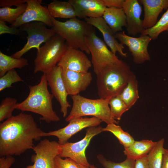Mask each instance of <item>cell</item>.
Returning <instances> with one entry per match:
<instances>
[{"instance_id":"obj_4","label":"cell","mask_w":168,"mask_h":168,"mask_svg":"<svg viewBox=\"0 0 168 168\" xmlns=\"http://www.w3.org/2000/svg\"><path fill=\"white\" fill-rule=\"evenodd\" d=\"M72 106L65 121L71 120L83 116H91L97 118L107 124L118 122L112 117L109 106L110 98L105 99H90L78 94L71 96Z\"/></svg>"},{"instance_id":"obj_26","label":"cell","mask_w":168,"mask_h":168,"mask_svg":"<svg viewBox=\"0 0 168 168\" xmlns=\"http://www.w3.org/2000/svg\"><path fill=\"white\" fill-rule=\"evenodd\" d=\"M164 139L163 138L157 142L147 155L149 168H161Z\"/></svg>"},{"instance_id":"obj_22","label":"cell","mask_w":168,"mask_h":168,"mask_svg":"<svg viewBox=\"0 0 168 168\" xmlns=\"http://www.w3.org/2000/svg\"><path fill=\"white\" fill-rule=\"evenodd\" d=\"M156 143L151 140L146 139L135 141L130 146L124 148L123 152L127 158L135 161L147 155Z\"/></svg>"},{"instance_id":"obj_30","label":"cell","mask_w":168,"mask_h":168,"mask_svg":"<svg viewBox=\"0 0 168 168\" xmlns=\"http://www.w3.org/2000/svg\"><path fill=\"white\" fill-rule=\"evenodd\" d=\"M109 105L111 116L115 120H120L123 114L129 110L119 95L110 98Z\"/></svg>"},{"instance_id":"obj_36","label":"cell","mask_w":168,"mask_h":168,"mask_svg":"<svg viewBox=\"0 0 168 168\" xmlns=\"http://www.w3.org/2000/svg\"><path fill=\"white\" fill-rule=\"evenodd\" d=\"M27 0H0V6L2 7H11L12 6L17 7L26 3Z\"/></svg>"},{"instance_id":"obj_17","label":"cell","mask_w":168,"mask_h":168,"mask_svg":"<svg viewBox=\"0 0 168 168\" xmlns=\"http://www.w3.org/2000/svg\"><path fill=\"white\" fill-rule=\"evenodd\" d=\"M122 8L126 16L128 33L132 35L141 34L144 29L140 18L142 7L138 0H125Z\"/></svg>"},{"instance_id":"obj_41","label":"cell","mask_w":168,"mask_h":168,"mask_svg":"<svg viewBox=\"0 0 168 168\" xmlns=\"http://www.w3.org/2000/svg\"><path fill=\"white\" fill-rule=\"evenodd\" d=\"M90 168H98L94 165H91L90 166Z\"/></svg>"},{"instance_id":"obj_2","label":"cell","mask_w":168,"mask_h":168,"mask_svg":"<svg viewBox=\"0 0 168 168\" xmlns=\"http://www.w3.org/2000/svg\"><path fill=\"white\" fill-rule=\"evenodd\" d=\"M48 85L44 73L41 77L39 83L34 86H28L29 93L28 96L21 103L16 104L15 109L40 114V120L48 123L59 121L60 118L53 107L54 96L49 93Z\"/></svg>"},{"instance_id":"obj_28","label":"cell","mask_w":168,"mask_h":168,"mask_svg":"<svg viewBox=\"0 0 168 168\" xmlns=\"http://www.w3.org/2000/svg\"><path fill=\"white\" fill-rule=\"evenodd\" d=\"M27 5L26 3L15 8L9 7L0 8V21L12 24L24 13Z\"/></svg>"},{"instance_id":"obj_15","label":"cell","mask_w":168,"mask_h":168,"mask_svg":"<svg viewBox=\"0 0 168 168\" xmlns=\"http://www.w3.org/2000/svg\"><path fill=\"white\" fill-rule=\"evenodd\" d=\"M92 65L91 62L82 50L68 46L57 65L62 68L86 73Z\"/></svg>"},{"instance_id":"obj_6","label":"cell","mask_w":168,"mask_h":168,"mask_svg":"<svg viewBox=\"0 0 168 168\" xmlns=\"http://www.w3.org/2000/svg\"><path fill=\"white\" fill-rule=\"evenodd\" d=\"M37 51L34 60V72L46 73L54 68L66 51L68 45L61 36L55 34Z\"/></svg>"},{"instance_id":"obj_27","label":"cell","mask_w":168,"mask_h":168,"mask_svg":"<svg viewBox=\"0 0 168 168\" xmlns=\"http://www.w3.org/2000/svg\"><path fill=\"white\" fill-rule=\"evenodd\" d=\"M102 131H108L112 133L124 148L129 147L135 141L129 133L124 131L121 126L114 123L107 124L105 127L103 128Z\"/></svg>"},{"instance_id":"obj_31","label":"cell","mask_w":168,"mask_h":168,"mask_svg":"<svg viewBox=\"0 0 168 168\" xmlns=\"http://www.w3.org/2000/svg\"><path fill=\"white\" fill-rule=\"evenodd\" d=\"M17 102L16 99L7 97L3 99L0 105V121L12 116V113L15 109Z\"/></svg>"},{"instance_id":"obj_25","label":"cell","mask_w":168,"mask_h":168,"mask_svg":"<svg viewBox=\"0 0 168 168\" xmlns=\"http://www.w3.org/2000/svg\"><path fill=\"white\" fill-rule=\"evenodd\" d=\"M28 64L26 58H14L0 51V77L10 70L16 68L21 69Z\"/></svg>"},{"instance_id":"obj_21","label":"cell","mask_w":168,"mask_h":168,"mask_svg":"<svg viewBox=\"0 0 168 168\" xmlns=\"http://www.w3.org/2000/svg\"><path fill=\"white\" fill-rule=\"evenodd\" d=\"M102 17L114 34L126 26V16L122 8L106 7Z\"/></svg>"},{"instance_id":"obj_16","label":"cell","mask_w":168,"mask_h":168,"mask_svg":"<svg viewBox=\"0 0 168 168\" xmlns=\"http://www.w3.org/2000/svg\"><path fill=\"white\" fill-rule=\"evenodd\" d=\"M62 77L68 94L71 96L85 91L92 79L90 72L83 73L63 68Z\"/></svg>"},{"instance_id":"obj_11","label":"cell","mask_w":168,"mask_h":168,"mask_svg":"<svg viewBox=\"0 0 168 168\" xmlns=\"http://www.w3.org/2000/svg\"><path fill=\"white\" fill-rule=\"evenodd\" d=\"M122 45H126L133 57V61L140 64L150 60L147 48L152 38L148 35H141L134 37L126 35L125 31L117 32L114 35Z\"/></svg>"},{"instance_id":"obj_1","label":"cell","mask_w":168,"mask_h":168,"mask_svg":"<svg viewBox=\"0 0 168 168\" xmlns=\"http://www.w3.org/2000/svg\"><path fill=\"white\" fill-rule=\"evenodd\" d=\"M33 116L21 112L6 119L0 125V156H20L33 149L34 141L43 137Z\"/></svg>"},{"instance_id":"obj_29","label":"cell","mask_w":168,"mask_h":168,"mask_svg":"<svg viewBox=\"0 0 168 168\" xmlns=\"http://www.w3.org/2000/svg\"><path fill=\"white\" fill-rule=\"evenodd\" d=\"M165 31H168V9L153 26L144 29L141 35H148L152 40H155L161 33Z\"/></svg>"},{"instance_id":"obj_8","label":"cell","mask_w":168,"mask_h":168,"mask_svg":"<svg viewBox=\"0 0 168 168\" xmlns=\"http://www.w3.org/2000/svg\"><path fill=\"white\" fill-rule=\"evenodd\" d=\"M42 22L36 21L21 26L19 29L27 33V41L21 49L11 56L14 58H20L32 49L35 48L37 51H39L40 45L47 42L56 34L52 28H48Z\"/></svg>"},{"instance_id":"obj_18","label":"cell","mask_w":168,"mask_h":168,"mask_svg":"<svg viewBox=\"0 0 168 168\" xmlns=\"http://www.w3.org/2000/svg\"><path fill=\"white\" fill-rule=\"evenodd\" d=\"M85 21L98 30L102 33L105 43L114 54L118 52L124 57H127V53L123 52V45L119 43L114 36V33L102 17L85 18Z\"/></svg>"},{"instance_id":"obj_35","label":"cell","mask_w":168,"mask_h":168,"mask_svg":"<svg viewBox=\"0 0 168 168\" xmlns=\"http://www.w3.org/2000/svg\"><path fill=\"white\" fill-rule=\"evenodd\" d=\"M21 31L19 29L9 27L6 25L5 22L0 21V35L5 33L14 35H19L21 33Z\"/></svg>"},{"instance_id":"obj_24","label":"cell","mask_w":168,"mask_h":168,"mask_svg":"<svg viewBox=\"0 0 168 168\" xmlns=\"http://www.w3.org/2000/svg\"><path fill=\"white\" fill-rule=\"evenodd\" d=\"M138 82L133 73L127 85L119 95L129 110L139 98Z\"/></svg>"},{"instance_id":"obj_5","label":"cell","mask_w":168,"mask_h":168,"mask_svg":"<svg viewBox=\"0 0 168 168\" xmlns=\"http://www.w3.org/2000/svg\"><path fill=\"white\" fill-rule=\"evenodd\" d=\"M53 27L55 34L63 38L68 46L79 49L88 54L90 52L86 45V38L93 29L92 26L77 17L64 22L52 17Z\"/></svg>"},{"instance_id":"obj_38","label":"cell","mask_w":168,"mask_h":168,"mask_svg":"<svg viewBox=\"0 0 168 168\" xmlns=\"http://www.w3.org/2000/svg\"><path fill=\"white\" fill-rule=\"evenodd\" d=\"M134 168H149L147 155L136 160Z\"/></svg>"},{"instance_id":"obj_14","label":"cell","mask_w":168,"mask_h":168,"mask_svg":"<svg viewBox=\"0 0 168 168\" xmlns=\"http://www.w3.org/2000/svg\"><path fill=\"white\" fill-rule=\"evenodd\" d=\"M48 85L52 94L59 103L60 112L63 117L68 114V109L71 105L67 100L68 95L62 77V68L57 65L45 73Z\"/></svg>"},{"instance_id":"obj_12","label":"cell","mask_w":168,"mask_h":168,"mask_svg":"<svg viewBox=\"0 0 168 168\" xmlns=\"http://www.w3.org/2000/svg\"><path fill=\"white\" fill-rule=\"evenodd\" d=\"M41 0H27V7L24 13L10 27L17 28L30 22H40L52 28L53 23L47 6L41 5Z\"/></svg>"},{"instance_id":"obj_34","label":"cell","mask_w":168,"mask_h":168,"mask_svg":"<svg viewBox=\"0 0 168 168\" xmlns=\"http://www.w3.org/2000/svg\"><path fill=\"white\" fill-rule=\"evenodd\" d=\"M55 168H90L80 164L69 158L62 159L57 156L55 159Z\"/></svg>"},{"instance_id":"obj_20","label":"cell","mask_w":168,"mask_h":168,"mask_svg":"<svg viewBox=\"0 0 168 168\" xmlns=\"http://www.w3.org/2000/svg\"><path fill=\"white\" fill-rule=\"evenodd\" d=\"M144 7L143 26L144 29L153 26L157 22L160 14L163 10L168 9V0H140Z\"/></svg>"},{"instance_id":"obj_40","label":"cell","mask_w":168,"mask_h":168,"mask_svg":"<svg viewBox=\"0 0 168 168\" xmlns=\"http://www.w3.org/2000/svg\"><path fill=\"white\" fill-rule=\"evenodd\" d=\"M9 166L6 163H2L0 165V168H10Z\"/></svg>"},{"instance_id":"obj_23","label":"cell","mask_w":168,"mask_h":168,"mask_svg":"<svg viewBox=\"0 0 168 168\" xmlns=\"http://www.w3.org/2000/svg\"><path fill=\"white\" fill-rule=\"evenodd\" d=\"M47 7L51 16L54 18L70 19L77 17L74 7L68 1L54 0Z\"/></svg>"},{"instance_id":"obj_19","label":"cell","mask_w":168,"mask_h":168,"mask_svg":"<svg viewBox=\"0 0 168 168\" xmlns=\"http://www.w3.org/2000/svg\"><path fill=\"white\" fill-rule=\"evenodd\" d=\"M80 18L102 17L106 8L102 0H69Z\"/></svg>"},{"instance_id":"obj_32","label":"cell","mask_w":168,"mask_h":168,"mask_svg":"<svg viewBox=\"0 0 168 168\" xmlns=\"http://www.w3.org/2000/svg\"><path fill=\"white\" fill-rule=\"evenodd\" d=\"M97 158L99 162L105 168H134L135 160L127 158L119 163L107 160L101 154L98 155Z\"/></svg>"},{"instance_id":"obj_9","label":"cell","mask_w":168,"mask_h":168,"mask_svg":"<svg viewBox=\"0 0 168 168\" xmlns=\"http://www.w3.org/2000/svg\"><path fill=\"white\" fill-rule=\"evenodd\" d=\"M33 150L35 154L31 160L33 164L25 168H55V158L61 152V145L58 142L45 138L35 146Z\"/></svg>"},{"instance_id":"obj_39","label":"cell","mask_w":168,"mask_h":168,"mask_svg":"<svg viewBox=\"0 0 168 168\" xmlns=\"http://www.w3.org/2000/svg\"><path fill=\"white\" fill-rule=\"evenodd\" d=\"M161 168H168V149H164Z\"/></svg>"},{"instance_id":"obj_7","label":"cell","mask_w":168,"mask_h":168,"mask_svg":"<svg viewBox=\"0 0 168 168\" xmlns=\"http://www.w3.org/2000/svg\"><path fill=\"white\" fill-rule=\"evenodd\" d=\"M86 45L91 55V63L97 75L108 65L119 62L115 54L107 48L105 43L93 29L85 39Z\"/></svg>"},{"instance_id":"obj_3","label":"cell","mask_w":168,"mask_h":168,"mask_svg":"<svg viewBox=\"0 0 168 168\" xmlns=\"http://www.w3.org/2000/svg\"><path fill=\"white\" fill-rule=\"evenodd\" d=\"M133 73L129 66L121 60L107 66L96 75L100 98L105 99L119 95Z\"/></svg>"},{"instance_id":"obj_37","label":"cell","mask_w":168,"mask_h":168,"mask_svg":"<svg viewBox=\"0 0 168 168\" xmlns=\"http://www.w3.org/2000/svg\"><path fill=\"white\" fill-rule=\"evenodd\" d=\"M106 7L122 8L125 0H102Z\"/></svg>"},{"instance_id":"obj_33","label":"cell","mask_w":168,"mask_h":168,"mask_svg":"<svg viewBox=\"0 0 168 168\" xmlns=\"http://www.w3.org/2000/svg\"><path fill=\"white\" fill-rule=\"evenodd\" d=\"M23 82L24 80L15 69L10 70L0 77V91L11 87L12 84L18 82Z\"/></svg>"},{"instance_id":"obj_10","label":"cell","mask_w":168,"mask_h":168,"mask_svg":"<svg viewBox=\"0 0 168 168\" xmlns=\"http://www.w3.org/2000/svg\"><path fill=\"white\" fill-rule=\"evenodd\" d=\"M103 128L100 126L89 127L86 130L85 137L75 142H67L61 145V158H69L78 163L90 167L85 154V150L93 137L102 132Z\"/></svg>"},{"instance_id":"obj_13","label":"cell","mask_w":168,"mask_h":168,"mask_svg":"<svg viewBox=\"0 0 168 168\" xmlns=\"http://www.w3.org/2000/svg\"><path fill=\"white\" fill-rule=\"evenodd\" d=\"M102 122L101 120L95 117L74 119L69 121V124L62 128L48 132H44L43 137L55 136L58 139V143L62 145L68 142L73 135L82 129L99 126Z\"/></svg>"}]
</instances>
